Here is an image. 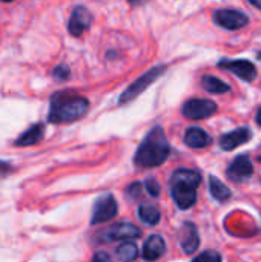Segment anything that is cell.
I'll use <instances>...</instances> for the list:
<instances>
[{
    "instance_id": "cell-1",
    "label": "cell",
    "mask_w": 261,
    "mask_h": 262,
    "mask_svg": "<svg viewBox=\"0 0 261 262\" xmlns=\"http://www.w3.org/2000/svg\"><path fill=\"white\" fill-rule=\"evenodd\" d=\"M89 109V101L72 92V91H60L52 94L49 101V114L48 121L54 124L60 123H72L82 118Z\"/></svg>"
},
{
    "instance_id": "cell-2",
    "label": "cell",
    "mask_w": 261,
    "mask_h": 262,
    "mask_svg": "<svg viewBox=\"0 0 261 262\" xmlns=\"http://www.w3.org/2000/svg\"><path fill=\"white\" fill-rule=\"evenodd\" d=\"M169 152L171 147L165 135V130L160 126H155L137 147V152L134 155V163L138 167H145V169L157 167L168 160Z\"/></svg>"
},
{
    "instance_id": "cell-3",
    "label": "cell",
    "mask_w": 261,
    "mask_h": 262,
    "mask_svg": "<svg viewBox=\"0 0 261 262\" xmlns=\"http://www.w3.org/2000/svg\"><path fill=\"white\" fill-rule=\"evenodd\" d=\"M202 181L198 172L191 169H178L171 178V193L175 204L186 210L191 209L197 201V187Z\"/></svg>"
},
{
    "instance_id": "cell-4",
    "label": "cell",
    "mask_w": 261,
    "mask_h": 262,
    "mask_svg": "<svg viewBox=\"0 0 261 262\" xmlns=\"http://www.w3.org/2000/svg\"><path fill=\"white\" fill-rule=\"evenodd\" d=\"M165 71H166V66L165 64H158V66H155V68H152V69H149V71H146L140 78H137L122 95H120V100H118V103L120 104H126V103H129V101H132L134 98H137L142 92H145L157 78H160L163 74H165Z\"/></svg>"
},
{
    "instance_id": "cell-5",
    "label": "cell",
    "mask_w": 261,
    "mask_h": 262,
    "mask_svg": "<svg viewBox=\"0 0 261 262\" xmlns=\"http://www.w3.org/2000/svg\"><path fill=\"white\" fill-rule=\"evenodd\" d=\"M118 212V204L115 201V198L112 195H103L100 198H97L94 209H92V218H91V224L97 226V224H105L108 221H111Z\"/></svg>"
},
{
    "instance_id": "cell-6",
    "label": "cell",
    "mask_w": 261,
    "mask_h": 262,
    "mask_svg": "<svg viewBox=\"0 0 261 262\" xmlns=\"http://www.w3.org/2000/svg\"><path fill=\"white\" fill-rule=\"evenodd\" d=\"M217 104L212 100L205 98H192L183 104V115L189 120H203L217 112Z\"/></svg>"
},
{
    "instance_id": "cell-7",
    "label": "cell",
    "mask_w": 261,
    "mask_h": 262,
    "mask_svg": "<svg viewBox=\"0 0 261 262\" xmlns=\"http://www.w3.org/2000/svg\"><path fill=\"white\" fill-rule=\"evenodd\" d=\"M214 21L229 31H237L248 25L249 18L246 14L235 9H218L214 12Z\"/></svg>"
},
{
    "instance_id": "cell-8",
    "label": "cell",
    "mask_w": 261,
    "mask_h": 262,
    "mask_svg": "<svg viewBox=\"0 0 261 262\" xmlns=\"http://www.w3.org/2000/svg\"><path fill=\"white\" fill-rule=\"evenodd\" d=\"M254 173V164L248 155H238L228 167L226 175L231 181L234 183H242L252 177Z\"/></svg>"
},
{
    "instance_id": "cell-9",
    "label": "cell",
    "mask_w": 261,
    "mask_h": 262,
    "mask_svg": "<svg viewBox=\"0 0 261 262\" xmlns=\"http://www.w3.org/2000/svg\"><path fill=\"white\" fill-rule=\"evenodd\" d=\"M218 66L231 71L232 74H235L245 81H254V78L257 77V69L254 63L248 60H222Z\"/></svg>"
},
{
    "instance_id": "cell-10",
    "label": "cell",
    "mask_w": 261,
    "mask_h": 262,
    "mask_svg": "<svg viewBox=\"0 0 261 262\" xmlns=\"http://www.w3.org/2000/svg\"><path fill=\"white\" fill-rule=\"evenodd\" d=\"M92 23V15L91 12L85 8V6H77L72 11V15L69 18V25L68 29L74 37H80L86 29H89Z\"/></svg>"
},
{
    "instance_id": "cell-11",
    "label": "cell",
    "mask_w": 261,
    "mask_h": 262,
    "mask_svg": "<svg viewBox=\"0 0 261 262\" xmlns=\"http://www.w3.org/2000/svg\"><path fill=\"white\" fill-rule=\"evenodd\" d=\"M251 138H252V130L251 129H248V127H238V129L229 132V134H225L220 138V147L223 150H234L238 146L249 143Z\"/></svg>"
},
{
    "instance_id": "cell-12",
    "label": "cell",
    "mask_w": 261,
    "mask_h": 262,
    "mask_svg": "<svg viewBox=\"0 0 261 262\" xmlns=\"http://www.w3.org/2000/svg\"><path fill=\"white\" fill-rule=\"evenodd\" d=\"M109 239L114 241H125V239H135L142 236V230L131 224V223H118L115 226H112L108 232H106Z\"/></svg>"
},
{
    "instance_id": "cell-13",
    "label": "cell",
    "mask_w": 261,
    "mask_h": 262,
    "mask_svg": "<svg viewBox=\"0 0 261 262\" xmlns=\"http://www.w3.org/2000/svg\"><path fill=\"white\" fill-rule=\"evenodd\" d=\"M165 252H166V243L158 235H151L146 239L145 246H143V258H145V261H157L165 255Z\"/></svg>"
},
{
    "instance_id": "cell-14",
    "label": "cell",
    "mask_w": 261,
    "mask_h": 262,
    "mask_svg": "<svg viewBox=\"0 0 261 262\" xmlns=\"http://www.w3.org/2000/svg\"><path fill=\"white\" fill-rule=\"evenodd\" d=\"M180 244L182 249L186 255H192L198 246H200V236L197 232V227L192 223H186L182 229V235H180Z\"/></svg>"
},
{
    "instance_id": "cell-15",
    "label": "cell",
    "mask_w": 261,
    "mask_h": 262,
    "mask_svg": "<svg viewBox=\"0 0 261 262\" xmlns=\"http://www.w3.org/2000/svg\"><path fill=\"white\" fill-rule=\"evenodd\" d=\"M185 143L192 149H203L212 143V138L200 127H189L185 134Z\"/></svg>"
},
{
    "instance_id": "cell-16",
    "label": "cell",
    "mask_w": 261,
    "mask_h": 262,
    "mask_svg": "<svg viewBox=\"0 0 261 262\" xmlns=\"http://www.w3.org/2000/svg\"><path fill=\"white\" fill-rule=\"evenodd\" d=\"M43 134H45V126L42 123H37V124H32L28 130H25L17 140H15V146L18 147H26V146H34L37 144L42 138H43Z\"/></svg>"
},
{
    "instance_id": "cell-17",
    "label": "cell",
    "mask_w": 261,
    "mask_h": 262,
    "mask_svg": "<svg viewBox=\"0 0 261 262\" xmlns=\"http://www.w3.org/2000/svg\"><path fill=\"white\" fill-rule=\"evenodd\" d=\"M138 216L148 226H157L160 223V212H158V209L155 206H152V204H148V203L140 204Z\"/></svg>"
},
{
    "instance_id": "cell-18",
    "label": "cell",
    "mask_w": 261,
    "mask_h": 262,
    "mask_svg": "<svg viewBox=\"0 0 261 262\" xmlns=\"http://www.w3.org/2000/svg\"><path fill=\"white\" fill-rule=\"evenodd\" d=\"M209 190H211V195L220 203H225L231 198V190L214 175L209 177Z\"/></svg>"
},
{
    "instance_id": "cell-19",
    "label": "cell",
    "mask_w": 261,
    "mask_h": 262,
    "mask_svg": "<svg viewBox=\"0 0 261 262\" xmlns=\"http://www.w3.org/2000/svg\"><path fill=\"white\" fill-rule=\"evenodd\" d=\"M202 86L211 92V94H225V92H229V84H226L225 81H222L220 78L217 77H212V75H205L202 78Z\"/></svg>"
},
{
    "instance_id": "cell-20",
    "label": "cell",
    "mask_w": 261,
    "mask_h": 262,
    "mask_svg": "<svg viewBox=\"0 0 261 262\" xmlns=\"http://www.w3.org/2000/svg\"><path fill=\"white\" fill-rule=\"evenodd\" d=\"M138 256V247L131 243V241H126L123 243L118 249H117V258L123 262H131L134 261L135 258Z\"/></svg>"
},
{
    "instance_id": "cell-21",
    "label": "cell",
    "mask_w": 261,
    "mask_h": 262,
    "mask_svg": "<svg viewBox=\"0 0 261 262\" xmlns=\"http://www.w3.org/2000/svg\"><path fill=\"white\" fill-rule=\"evenodd\" d=\"M192 262H222V256L214 250H208L198 255L197 258H194Z\"/></svg>"
},
{
    "instance_id": "cell-22",
    "label": "cell",
    "mask_w": 261,
    "mask_h": 262,
    "mask_svg": "<svg viewBox=\"0 0 261 262\" xmlns=\"http://www.w3.org/2000/svg\"><path fill=\"white\" fill-rule=\"evenodd\" d=\"M52 77L58 81H65L69 78V68L66 64H58L57 68H54L52 71Z\"/></svg>"
},
{
    "instance_id": "cell-23",
    "label": "cell",
    "mask_w": 261,
    "mask_h": 262,
    "mask_svg": "<svg viewBox=\"0 0 261 262\" xmlns=\"http://www.w3.org/2000/svg\"><path fill=\"white\" fill-rule=\"evenodd\" d=\"M145 189H146V192H148L151 196H154V198H157V196L160 195V184H158L154 178H149V180L145 181Z\"/></svg>"
},
{
    "instance_id": "cell-24",
    "label": "cell",
    "mask_w": 261,
    "mask_h": 262,
    "mask_svg": "<svg viewBox=\"0 0 261 262\" xmlns=\"http://www.w3.org/2000/svg\"><path fill=\"white\" fill-rule=\"evenodd\" d=\"M142 190H143V189H142V184H140V183H132V184L128 186L126 195H128L129 200H137V198H140Z\"/></svg>"
},
{
    "instance_id": "cell-25",
    "label": "cell",
    "mask_w": 261,
    "mask_h": 262,
    "mask_svg": "<svg viewBox=\"0 0 261 262\" xmlns=\"http://www.w3.org/2000/svg\"><path fill=\"white\" fill-rule=\"evenodd\" d=\"M12 170L11 164L6 163V161H0V177H5L6 173H9Z\"/></svg>"
},
{
    "instance_id": "cell-26",
    "label": "cell",
    "mask_w": 261,
    "mask_h": 262,
    "mask_svg": "<svg viewBox=\"0 0 261 262\" xmlns=\"http://www.w3.org/2000/svg\"><path fill=\"white\" fill-rule=\"evenodd\" d=\"M92 262H109V258H108L106 253H97V255L94 256Z\"/></svg>"
},
{
    "instance_id": "cell-27",
    "label": "cell",
    "mask_w": 261,
    "mask_h": 262,
    "mask_svg": "<svg viewBox=\"0 0 261 262\" xmlns=\"http://www.w3.org/2000/svg\"><path fill=\"white\" fill-rule=\"evenodd\" d=\"M249 3H251V5H254L255 8L261 9V0H249Z\"/></svg>"
},
{
    "instance_id": "cell-28",
    "label": "cell",
    "mask_w": 261,
    "mask_h": 262,
    "mask_svg": "<svg viewBox=\"0 0 261 262\" xmlns=\"http://www.w3.org/2000/svg\"><path fill=\"white\" fill-rule=\"evenodd\" d=\"M257 123L261 126V107L260 111H258V114H257Z\"/></svg>"
},
{
    "instance_id": "cell-29",
    "label": "cell",
    "mask_w": 261,
    "mask_h": 262,
    "mask_svg": "<svg viewBox=\"0 0 261 262\" xmlns=\"http://www.w3.org/2000/svg\"><path fill=\"white\" fill-rule=\"evenodd\" d=\"M128 2H131V3H138V2H143V0H128Z\"/></svg>"
},
{
    "instance_id": "cell-30",
    "label": "cell",
    "mask_w": 261,
    "mask_h": 262,
    "mask_svg": "<svg viewBox=\"0 0 261 262\" xmlns=\"http://www.w3.org/2000/svg\"><path fill=\"white\" fill-rule=\"evenodd\" d=\"M3 2H12V0H3Z\"/></svg>"
}]
</instances>
